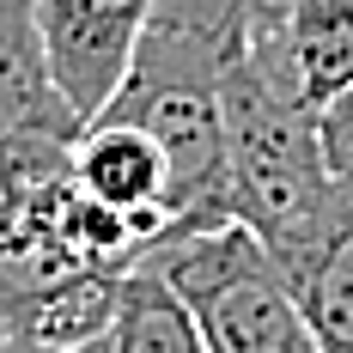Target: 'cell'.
Masks as SVG:
<instances>
[{
    "label": "cell",
    "instance_id": "obj_1",
    "mask_svg": "<svg viewBox=\"0 0 353 353\" xmlns=\"http://www.w3.org/2000/svg\"><path fill=\"white\" fill-rule=\"evenodd\" d=\"M219 98H225V208L292 274L347 208V189L335 183L323 152L317 110L268 68H256L244 43L225 49Z\"/></svg>",
    "mask_w": 353,
    "mask_h": 353
},
{
    "label": "cell",
    "instance_id": "obj_2",
    "mask_svg": "<svg viewBox=\"0 0 353 353\" xmlns=\"http://www.w3.org/2000/svg\"><path fill=\"white\" fill-rule=\"evenodd\" d=\"M225 43L183 25H146L116 98L98 116L134 122L171 159V225L232 219L225 208V98H219ZM165 225V232H171Z\"/></svg>",
    "mask_w": 353,
    "mask_h": 353
},
{
    "label": "cell",
    "instance_id": "obj_3",
    "mask_svg": "<svg viewBox=\"0 0 353 353\" xmlns=\"http://www.w3.org/2000/svg\"><path fill=\"white\" fill-rule=\"evenodd\" d=\"M141 262L176 286L213 353H317L292 274L244 219L171 225Z\"/></svg>",
    "mask_w": 353,
    "mask_h": 353
},
{
    "label": "cell",
    "instance_id": "obj_4",
    "mask_svg": "<svg viewBox=\"0 0 353 353\" xmlns=\"http://www.w3.org/2000/svg\"><path fill=\"white\" fill-rule=\"evenodd\" d=\"M85 116L55 79L37 0H0V189L73 165Z\"/></svg>",
    "mask_w": 353,
    "mask_h": 353
},
{
    "label": "cell",
    "instance_id": "obj_5",
    "mask_svg": "<svg viewBox=\"0 0 353 353\" xmlns=\"http://www.w3.org/2000/svg\"><path fill=\"white\" fill-rule=\"evenodd\" d=\"M152 6L159 0H37L55 79L85 122L116 98V85L152 25Z\"/></svg>",
    "mask_w": 353,
    "mask_h": 353
},
{
    "label": "cell",
    "instance_id": "obj_6",
    "mask_svg": "<svg viewBox=\"0 0 353 353\" xmlns=\"http://www.w3.org/2000/svg\"><path fill=\"white\" fill-rule=\"evenodd\" d=\"M244 55L311 110L335 104L353 85V0H292L286 19L244 31Z\"/></svg>",
    "mask_w": 353,
    "mask_h": 353
},
{
    "label": "cell",
    "instance_id": "obj_7",
    "mask_svg": "<svg viewBox=\"0 0 353 353\" xmlns=\"http://www.w3.org/2000/svg\"><path fill=\"white\" fill-rule=\"evenodd\" d=\"M73 183L85 195H98L104 208L128 213L141 232H152V244L171 225V159L134 122H110L92 116L85 134L73 141Z\"/></svg>",
    "mask_w": 353,
    "mask_h": 353
},
{
    "label": "cell",
    "instance_id": "obj_8",
    "mask_svg": "<svg viewBox=\"0 0 353 353\" xmlns=\"http://www.w3.org/2000/svg\"><path fill=\"white\" fill-rule=\"evenodd\" d=\"M110 353H213L201 323L189 317V305L176 299V286L134 262L116 292V323H110Z\"/></svg>",
    "mask_w": 353,
    "mask_h": 353
},
{
    "label": "cell",
    "instance_id": "obj_9",
    "mask_svg": "<svg viewBox=\"0 0 353 353\" xmlns=\"http://www.w3.org/2000/svg\"><path fill=\"white\" fill-rule=\"evenodd\" d=\"M292 286L311 317L317 353H353V189L341 219L323 232V244L292 268Z\"/></svg>",
    "mask_w": 353,
    "mask_h": 353
},
{
    "label": "cell",
    "instance_id": "obj_10",
    "mask_svg": "<svg viewBox=\"0 0 353 353\" xmlns=\"http://www.w3.org/2000/svg\"><path fill=\"white\" fill-rule=\"evenodd\" d=\"M292 12V0H159L152 19L159 25H183V31H201L213 43H244V31L256 25H274Z\"/></svg>",
    "mask_w": 353,
    "mask_h": 353
},
{
    "label": "cell",
    "instance_id": "obj_11",
    "mask_svg": "<svg viewBox=\"0 0 353 353\" xmlns=\"http://www.w3.org/2000/svg\"><path fill=\"white\" fill-rule=\"evenodd\" d=\"M317 128H323V152H329V171L341 189H353V85L335 98V104L317 110Z\"/></svg>",
    "mask_w": 353,
    "mask_h": 353
},
{
    "label": "cell",
    "instance_id": "obj_12",
    "mask_svg": "<svg viewBox=\"0 0 353 353\" xmlns=\"http://www.w3.org/2000/svg\"><path fill=\"white\" fill-rule=\"evenodd\" d=\"M0 353H110V335L104 341H79V347H43V341H0Z\"/></svg>",
    "mask_w": 353,
    "mask_h": 353
}]
</instances>
